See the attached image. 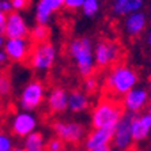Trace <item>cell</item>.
I'll return each mask as SVG.
<instances>
[{
	"instance_id": "obj_28",
	"label": "cell",
	"mask_w": 151,
	"mask_h": 151,
	"mask_svg": "<svg viewBox=\"0 0 151 151\" xmlns=\"http://www.w3.org/2000/svg\"><path fill=\"white\" fill-rule=\"evenodd\" d=\"M83 0H64V7H67L68 10H78L82 7Z\"/></svg>"
},
{
	"instance_id": "obj_3",
	"label": "cell",
	"mask_w": 151,
	"mask_h": 151,
	"mask_svg": "<svg viewBox=\"0 0 151 151\" xmlns=\"http://www.w3.org/2000/svg\"><path fill=\"white\" fill-rule=\"evenodd\" d=\"M124 113L123 105L113 99H104L93 109L91 124L94 128H110L114 129L116 124Z\"/></svg>"
},
{
	"instance_id": "obj_22",
	"label": "cell",
	"mask_w": 151,
	"mask_h": 151,
	"mask_svg": "<svg viewBox=\"0 0 151 151\" xmlns=\"http://www.w3.org/2000/svg\"><path fill=\"white\" fill-rule=\"evenodd\" d=\"M82 8L86 17H94L99 10V0H83Z\"/></svg>"
},
{
	"instance_id": "obj_32",
	"label": "cell",
	"mask_w": 151,
	"mask_h": 151,
	"mask_svg": "<svg viewBox=\"0 0 151 151\" xmlns=\"http://www.w3.org/2000/svg\"><path fill=\"white\" fill-rule=\"evenodd\" d=\"M91 151H113L109 147H104V148H97V150H91Z\"/></svg>"
},
{
	"instance_id": "obj_4",
	"label": "cell",
	"mask_w": 151,
	"mask_h": 151,
	"mask_svg": "<svg viewBox=\"0 0 151 151\" xmlns=\"http://www.w3.org/2000/svg\"><path fill=\"white\" fill-rule=\"evenodd\" d=\"M94 56V64L99 68H105L108 65H113L121 57V48L117 42L102 40L95 45L93 50Z\"/></svg>"
},
{
	"instance_id": "obj_25",
	"label": "cell",
	"mask_w": 151,
	"mask_h": 151,
	"mask_svg": "<svg viewBox=\"0 0 151 151\" xmlns=\"http://www.w3.org/2000/svg\"><path fill=\"white\" fill-rule=\"evenodd\" d=\"M97 87H98V81L93 75L84 78V88H86L87 93H94L97 90Z\"/></svg>"
},
{
	"instance_id": "obj_11",
	"label": "cell",
	"mask_w": 151,
	"mask_h": 151,
	"mask_svg": "<svg viewBox=\"0 0 151 151\" xmlns=\"http://www.w3.org/2000/svg\"><path fill=\"white\" fill-rule=\"evenodd\" d=\"M123 102L121 105L125 108L127 112L129 113H135L140 112L144 106L147 105L148 102V93L146 88H140V87H134L131 88L128 93L123 95Z\"/></svg>"
},
{
	"instance_id": "obj_26",
	"label": "cell",
	"mask_w": 151,
	"mask_h": 151,
	"mask_svg": "<svg viewBox=\"0 0 151 151\" xmlns=\"http://www.w3.org/2000/svg\"><path fill=\"white\" fill-rule=\"evenodd\" d=\"M0 151H12L11 139L3 132H0Z\"/></svg>"
},
{
	"instance_id": "obj_10",
	"label": "cell",
	"mask_w": 151,
	"mask_h": 151,
	"mask_svg": "<svg viewBox=\"0 0 151 151\" xmlns=\"http://www.w3.org/2000/svg\"><path fill=\"white\" fill-rule=\"evenodd\" d=\"M4 34L7 38H27L29 27L25 19L19 12L11 11L6 18V26H4Z\"/></svg>"
},
{
	"instance_id": "obj_6",
	"label": "cell",
	"mask_w": 151,
	"mask_h": 151,
	"mask_svg": "<svg viewBox=\"0 0 151 151\" xmlns=\"http://www.w3.org/2000/svg\"><path fill=\"white\" fill-rule=\"evenodd\" d=\"M135 116V113L125 112L123 113L121 119L119 120V123L116 124L114 129H113V136L112 142L113 146L117 148L119 151H125L132 146L134 140L131 136V120Z\"/></svg>"
},
{
	"instance_id": "obj_33",
	"label": "cell",
	"mask_w": 151,
	"mask_h": 151,
	"mask_svg": "<svg viewBox=\"0 0 151 151\" xmlns=\"http://www.w3.org/2000/svg\"><path fill=\"white\" fill-rule=\"evenodd\" d=\"M4 45V40H3V34H0V48Z\"/></svg>"
},
{
	"instance_id": "obj_21",
	"label": "cell",
	"mask_w": 151,
	"mask_h": 151,
	"mask_svg": "<svg viewBox=\"0 0 151 151\" xmlns=\"http://www.w3.org/2000/svg\"><path fill=\"white\" fill-rule=\"evenodd\" d=\"M30 41L33 44H42L46 42L50 35V30L46 25H37L32 29V32H29Z\"/></svg>"
},
{
	"instance_id": "obj_20",
	"label": "cell",
	"mask_w": 151,
	"mask_h": 151,
	"mask_svg": "<svg viewBox=\"0 0 151 151\" xmlns=\"http://www.w3.org/2000/svg\"><path fill=\"white\" fill-rule=\"evenodd\" d=\"M23 151H45L44 136L38 132H32L25 136V147Z\"/></svg>"
},
{
	"instance_id": "obj_18",
	"label": "cell",
	"mask_w": 151,
	"mask_h": 151,
	"mask_svg": "<svg viewBox=\"0 0 151 151\" xmlns=\"http://www.w3.org/2000/svg\"><path fill=\"white\" fill-rule=\"evenodd\" d=\"M88 106V99L86 94L79 90H74L70 94H67V108L71 112L79 113L87 109Z\"/></svg>"
},
{
	"instance_id": "obj_34",
	"label": "cell",
	"mask_w": 151,
	"mask_h": 151,
	"mask_svg": "<svg viewBox=\"0 0 151 151\" xmlns=\"http://www.w3.org/2000/svg\"><path fill=\"white\" fill-rule=\"evenodd\" d=\"M12 151H19V150H12Z\"/></svg>"
},
{
	"instance_id": "obj_23",
	"label": "cell",
	"mask_w": 151,
	"mask_h": 151,
	"mask_svg": "<svg viewBox=\"0 0 151 151\" xmlns=\"http://www.w3.org/2000/svg\"><path fill=\"white\" fill-rule=\"evenodd\" d=\"M11 91V79L7 74H0V97H7Z\"/></svg>"
},
{
	"instance_id": "obj_16",
	"label": "cell",
	"mask_w": 151,
	"mask_h": 151,
	"mask_svg": "<svg viewBox=\"0 0 151 151\" xmlns=\"http://www.w3.org/2000/svg\"><path fill=\"white\" fill-rule=\"evenodd\" d=\"M48 106L55 113L64 112L67 109V91L61 87H55L48 95Z\"/></svg>"
},
{
	"instance_id": "obj_31",
	"label": "cell",
	"mask_w": 151,
	"mask_h": 151,
	"mask_svg": "<svg viewBox=\"0 0 151 151\" xmlns=\"http://www.w3.org/2000/svg\"><path fill=\"white\" fill-rule=\"evenodd\" d=\"M6 60H7V56H6V53H4L3 50H0V64L4 63Z\"/></svg>"
},
{
	"instance_id": "obj_13",
	"label": "cell",
	"mask_w": 151,
	"mask_h": 151,
	"mask_svg": "<svg viewBox=\"0 0 151 151\" xmlns=\"http://www.w3.org/2000/svg\"><path fill=\"white\" fill-rule=\"evenodd\" d=\"M131 136L134 142H142L147 139L151 128V114L144 113L140 116L135 114L131 120Z\"/></svg>"
},
{
	"instance_id": "obj_8",
	"label": "cell",
	"mask_w": 151,
	"mask_h": 151,
	"mask_svg": "<svg viewBox=\"0 0 151 151\" xmlns=\"http://www.w3.org/2000/svg\"><path fill=\"white\" fill-rule=\"evenodd\" d=\"M55 134L57 135L61 142L67 143H81L84 137V128L78 123H64V121H57L53 124Z\"/></svg>"
},
{
	"instance_id": "obj_29",
	"label": "cell",
	"mask_w": 151,
	"mask_h": 151,
	"mask_svg": "<svg viewBox=\"0 0 151 151\" xmlns=\"http://www.w3.org/2000/svg\"><path fill=\"white\" fill-rule=\"evenodd\" d=\"M0 11H3L4 14H8L12 11V6H11L10 0H0Z\"/></svg>"
},
{
	"instance_id": "obj_7",
	"label": "cell",
	"mask_w": 151,
	"mask_h": 151,
	"mask_svg": "<svg viewBox=\"0 0 151 151\" xmlns=\"http://www.w3.org/2000/svg\"><path fill=\"white\" fill-rule=\"evenodd\" d=\"M45 98V91H44V84L38 81H33L27 83L22 91L21 95V106L25 112L38 108Z\"/></svg>"
},
{
	"instance_id": "obj_19",
	"label": "cell",
	"mask_w": 151,
	"mask_h": 151,
	"mask_svg": "<svg viewBox=\"0 0 151 151\" xmlns=\"http://www.w3.org/2000/svg\"><path fill=\"white\" fill-rule=\"evenodd\" d=\"M143 7V0H114L113 11L116 15H129Z\"/></svg>"
},
{
	"instance_id": "obj_30",
	"label": "cell",
	"mask_w": 151,
	"mask_h": 151,
	"mask_svg": "<svg viewBox=\"0 0 151 151\" xmlns=\"http://www.w3.org/2000/svg\"><path fill=\"white\" fill-rule=\"evenodd\" d=\"M6 18H7V14H4L3 11H0V34H4V26H6Z\"/></svg>"
},
{
	"instance_id": "obj_2",
	"label": "cell",
	"mask_w": 151,
	"mask_h": 151,
	"mask_svg": "<svg viewBox=\"0 0 151 151\" xmlns=\"http://www.w3.org/2000/svg\"><path fill=\"white\" fill-rule=\"evenodd\" d=\"M70 55L74 59L79 74L83 78L91 76L94 72V56H93V45L90 38L81 37L75 38L70 44Z\"/></svg>"
},
{
	"instance_id": "obj_1",
	"label": "cell",
	"mask_w": 151,
	"mask_h": 151,
	"mask_svg": "<svg viewBox=\"0 0 151 151\" xmlns=\"http://www.w3.org/2000/svg\"><path fill=\"white\" fill-rule=\"evenodd\" d=\"M139 78L134 68L125 64H116L106 76L105 87L113 97H123L136 86Z\"/></svg>"
},
{
	"instance_id": "obj_15",
	"label": "cell",
	"mask_w": 151,
	"mask_h": 151,
	"mask_svg": "<svg viewBox=\"0 0 151 151\" xmlns=\"http://www.w3.org/2000/svg\"><path fill=\"white\" fill-rule=\"evenodd\" d=\"M64 7V0H40L35 10V19L38 25H46L56 11Z\"/></svg>"
},
{
	"instance_id": "obj_12",
	"label": "cell",
	"mask_w": 151,
	"mask_h": 151,
	"mask_svg": "<svg viewBox=\"0 0 151 151\" xmlns=\"http://www.w3.org/2000/svg\"><path fill=\"white\" fill-rule=\"evenodd\" d=\"M112 136L113 129H110V128H94V131L90 132L86 137V142H84L86 150L91 151L97 150V148L108 147L109 143L112 142Z\"/></svg>"
},
{
	"instance_id": "obj_27",
	"label": "cell",
	"mask_w": 151,
	"mask_h": 151,
	"mask_svg": "<svg viewBox=\"0 0 151 151\" xmlns=\"http://www.w3.org/2000/svg\"><path fill=\"white\" fill-rule=\"evenodd\" d=\"M10 3L12 6V10L21 11L30 6V0H10Z\"/></svg>"
},
{
	"instance_id": "obj_9",
	"label": "cell",
	"mask_w": 151,
	"mask_h": 151,
	"mask_svg": "<svg viewBox=\"0 0 151 151\" xmlns=\"http://www.w3.org/2000/svg\"><path fill=\"white\" fill-rule=\"evenodd\" d=\"M32 42L27 38H8L4 42V53L12 61H25L32 50Z\"/></svg>"
},
{
	"instance_id": "obj_17",
	"label": "cell",
	"mask_w": 151,
	"mask_h": 151,
	"mask_svg": "<svg viewBox=\"0 0 151 151\" xmlns=\"http://www.w3.org/2000/svg\"><path fill=\"white\" fill-rule=\"evenodd\" d=\"M146 27V15L140 11L132 12L125 19V30L132 37L139 35Z\"/></svg>"
},
{
	"instance_id": "obj_14",
	"label": "cell",
	"mask_w": 151,
	"mask_h": 151,
	"mask_svg": "<svg viewBox=\"0 0 151 151\" xmlns=\"http://www.w3.org/2000/svg\"><path fill=\"white\" fill-rule=\"evenodd\" d=\"M35 127H37V120L29 112L18 113L12 120V131L15 135L21 137H25L29 134L34 132Z\"/></svg>"
},
{
	"instance_id": "obj_5",
	"label": "cell",
	"mask_w": 151,
	"mask_h": 151,
	"mask_svg": "<svg viewBox=\"0 0 151 151\" xmlns=\"http://www.w3.org/2000/svg\"><path fill=\"white\" fill-rule=\"evenodd\" d=\"M30 65L37 71H48L52 68L55 59H56V49L50 42H42L35 44L34 48H32L30 55Z\"/></svg>"
},
{
	"instance_id": "obj_24",
	"label": "cell",
	"mask_w": 151,
	"mask_h": 151,
	"mask_svg": "<svg viewBox=\"0 0 151 151\" xmlns=\"http://www.w3.org/2000/svg\"><path fill=\"white\" fill-rule=\"evenodd\" d=\"M46 151H63L64 150V143L60 140L59 137H53L48 143L45 144Z\"/></svg>"
}]
</instances>
